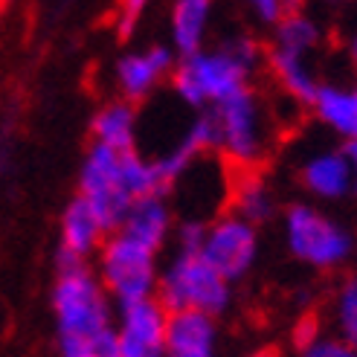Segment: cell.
Returning <instances> with one entry per match:
<instances>
[{
    "instance_id": "18",
    "label": "cell",
    "mask_w": 357,
    "mask_h": 357,
    "mask_svg": "<svg viewBox=\"0 0 357 357\" xmlns=\"http://www.w3.org/2000/svg\"><path fill=\"white\" fill-rule=\"evenodd\" d=\"M93 137L116 151L137 149V114L131 102H111L93 116Z\"/></svg>"
},
{
    "instance_id": "8",
    "label": "cell",
    "mask_w": 357,
    "mask_h": 357,
    "mask_svg": "<svg viewBox=\"0 0 357 357\" xmlns=\"http://www.w3.org/2000/svg\"><path fill=\"white\" fill-rule=\"evenodd\" d=\"M201 253L206 261H212L218 271L236 282L247 276V271L253 267L259 256V229L253 221L241 218L238 212H224V215L206 221V233Z\"/></svg>"
},
{
    "instance_id": "27",
    "label": "cell",
    "mask_w": 357,
    "mask_h": 357,
    "mask_svg": "<svg viewBox=\"0 0 357 357\" xmlns=\"http://www.w3.org/2000/svg\"><path fill=\"white\" fill-rule=\"evenodd\" d=\"M349 59H351V64L357 67V32L351 35V41H349Z\"/></svg>"
},
{
    "instance_id": "16",
    "label": "cell",
    "mask_w": 357,
    "mask_h": 357,
    "mask_svg": "<svg viewBox=\"0 0 357 357\" xmlns=\"http://www.w3.org/2000/svg\"><path fill=\"white\" fill-rule=\"evenodd\" d=\"M311 111L337 137L357 139V87L349 84H319Z\"/></svg>"
},
{
    "instance_id": "23",
    "label": "cell",
    "mask_w": 357,
    "mask_h": 357,
    "mask_svg": "<svg viewBox=\"0 0 357 357\" xmlns=\"http://www.w3.org/2000/svg\"><path fill=\"white\" fill-rule=\"evenodd\" d=\"M204 233H206V221H201V218H186L181 227L174 229L177 250H201Z\"/></svg>"
},
{
    "instance_id": "12",
    "label": "cell",
    "mask_w": 357,
    "mask_h": 357,
    "mask_svg": "<svg viewBox=\"0 0 357 357\" xmlns=\"http://www.w3.org/2000/svg\"><path fill=\"white\" fill-rule=\"evenodd\" d=\"M174 70V50L151 47L146 52H131L122 56L116 64V84L128 102L149 96L154 87Z\"/></svg>"
},
{
    "instance_id": "22",
    "label": "cell",
    "mask_w": 357,
    "mask_h": 357,
    "mask_svg": "<svg viewBox=\"0 0 357 357\" xmlns=\"http://www.w3.org/2000/svg\"><path fill=\"white\" fill-rule=\"evenodd\" d=\"M305 357H354V346L340 334H328V337H311V340L302 346Z\"/></svg>"
},
{
    "instance_id": "25",
    "label": "cell",
    "mask_w": 357,
    "mask_h": 357,
    "mask_svg": "<svg viewBox=\"0 0 357 357\" xmlns=\"http://www.w3.org/2000/svg\"><path fill=\"white\" fill-rule=\"evenodd\" d=\"M247 3L256 9V15L261 17L264 24H276L279 17L284 15V9H282V0H247Z\"/></svg>"
},
{
    "instance_id": "6",
    "label": "cell",
    "mask_w": 357,
    "mask_h": 357,
    "mask_svg": "<svg viewBox=\"0 0 357 357\" xmlns=\"http://www.w3.org/2000/svg\"><path fill=\"white\" fill-rule=\"evenodd\" d=\"M284 241L299 261L319 267V271L340 267L354 250L349 229L311 204H296L284 212Z\"/></svg>"
},
{
    "instance_id": "7",
    "label": "cell",
    "mask_w": 357,
    "mask_h": 357,
    "mask_svg": "<svg viewBox=\"0 0 357 357\" xmlns=\"http://www.w3.org/2000/svg\"><path fill=\"white\" fill-rule=\"evenodd\" d=\"M79 195L93 206L108 233L119 229L125 212L134 201L122 181V151L105 146V142H93L79 172Z\"/></svg>"
},
{
    "instance_id": "17",
    "label": "cell",
    "mask_w": 357,
    "mask_h": 357,
    "mask_svg": "<svg viewBox=\"0 0 357 357\" xmlns=\"http://www.w3.org/2000/svg\"><path fill=\"white\" fill-rule=\"evenodd\" d=\"M209 15H212V0H174V9H172L174 52L189 56V52L204 50Z\"/></svg>"
},
{
    "instance_id": "3",
    "label": "cell",
    "mask_w": 357,
    "mask_h": 357,
    "mask_svg": "<svg viewBox=\"0 0 357 357\" xmlns=\"http://www.w3.org/2000/svg\"><path fill=\"white\" fill-rule=\"evenodd\" d=\"M206 114L212 119L215 151L238 169H256L271 146V119L261 99L244 87L224 102L209 105Z\"/></svg>"
},
{
    "instance_id": "2",
    "label": "cell",
    "mask_w": 357,
    "mask_h": 357,
    "mask_svg": "<svg viewBox=\"0 0 357 357\" xmlns=\"http://www.w3.org/2000/svg\"><path fill=\"white\" fill-rule=\"evenodd\" d=\"M264 59V50L247 35L229 38L215 50L189 52L172 70L174 93L192 108L204 111L250 87V79Z\"/></svg>"
},
{
    "instance_id": "20",
    "label": "cell",
    "mask_w": 357,
    "mask_h": 357,
    "mask_svg": "<svg viewBox=\"0 0 357 357\" xmlns=\"http://www.w3.org/2000/svg\"><path fill=\"white\" fill-rule=\"evenodd\" d=\"M319 41H323V32H319L317 21L305 12H291V15H282L276 21L273 29V44L276 50H288V52H305V56H314Z\"/></svg>"
},
{
    "instance_id": "5",
    "label": "cell",
    "mask_w": 357,
    "mask_h": 357,
    "mask_svg": "<svg viewBox=\"0 0 357 357\" xmlns=\"http://www.w3.org/2000/svg\"><path fill=\"white\" fill-rule=\"evenodd\" d=\"M99 250V279L116 305H128L157 294L160 267L154 247L114 229L105 236Z\"/></svg>"
},
{
    "instance_id": "13",
    "label": "cell",
    "mask_w": 357,
    "mask_h": 357,
    "mask_svg": "<svg viewBox=\"0 0 357 357\" xmlns=\"http://www.w3.org/2000/svg\"><path fill=\"white\" fill-rule=\"evenodd\" d=\"M299 181L319 201H340L354 189L351 163L343 149H326L311 154L299 166Z\"/></svg>"
},
{
    "instance_id": "15",
    "label": "cell",
    "mask_w": 357,
    "mask_h": 357,
    "mask_svg": "<svg viewBox=\"0 0 357 357\" xmlns=\"http://www.w3.org/2000/svg\"><path fill=\"white\" fill-rule=\"evenodd\" d=\"M267 67H271V73L284 96L294 99L296 105H308L311 108V102L319 91V79L311 64V56L271 47L267 50Z\"/></svg>"
},
{
    "instance_id": "26",
    "label": "cell",
    "mask_w": 357,
    "mask_h": 357,
    "mask_svg": "<svg viewBox=\"0 0 357 357\" xmlns=\"http://www.w3.org/2000/svg\"><path fill=\"white\" fill-rule=\"evenodd\" d=\"M346 157H349V163H351V174H354V189H357V139H349L346 146H343Z\"/></svg>"
},
{
    "instance_id": "1",
    "label": "cell",
    "mask_w": 357,
    "mask_h": 357,
    "mask_svg": "<svg viewBox=\"0 0 357 357\" xmlns=\"http://www.w3.org/2000/svg\"><path fill=\"white\" fill-rule=\"evenodd\" d=\"M52 308L59 326V349L64 357H119L111 294L82 264L59 271L52 288Z\"/></svg>"
},
{
    "instance_id": "14",
    "label": "cell",
    "mask_w": 357,
    "mask_h": 357,
    "mask_svg": "<svg viewBox=\"0 0 357 357\" xmlns=\"http://www.w3.org/2000/svg\"><path fill=\"white\" fill-rule=\"evenodd\" d=\"M172 229H174V215H172L166 195H142V198H134L119 224V233L131 236L154 250L166 244Z\"/></svg>"
},
{
    "instance_id": "21",
    "label": "cell",
    "mask_w": 357,
    "mask_h": 357,
    "mask_svg": "<svg viewBox=\"0 0 357 357\" xmlns=\"http://www.w3.org/2000/svg\"><path fill=\"white\" fill-rule=\"evenodd\" d=\"M334 326L357 351V279H349L334 299Z\"/></svg>"
},
{
    "instance_id": "4",
    "label": "cell",
    "mask_w": 357,
    "mask_h": 357,
    "mask_svg": "<svg viewBox=\"0 0 357 357\" xmlns=\"http://www.w3.org/2000/svg\"><path fill=\"white\" fill-rule=\"evenodd\" d=\"M215 264L206 261L201 250H177L174 259L160 271L157 299L169 311L195 308L206 314H224L233 299V288Z\"/></svg>"
},
{
    "instance_id": "19",
    "label": "cell",
    "mask_w": 357,
    "mask_h": 357,
    "mask_svg": "<svg viewBox=\"0 0 357 357\" xmlns=\"http://www.w3.org/2000/svg\"><path fill=\"white\" fill-rule=\"evenodd\" d=\"M233 212H238L247 221H253L256 227L276 212L273 189L267 186L264 177H259L253 169H247L238 177V183L233 186Z\"/></svg>"
},
{
    "instance_id": "24",
    "label": "cell",
    "mask_w": 357,
    "mask_h": 357,
    "mask_svg": "<svg viewBox=\"0 0 357 357\" xmlns=\"http://www.w3.org/2000/svg\"><path fill=\"white\" fill-rule=\"evenodd\" d=\"M146 3L149 0H122L119 3V21H116V29H119V38H128L134 32L137 21L146 12Z\"/></svg>"
},
{
    "instance_id": "10",
    "label": "cell",
    "mask_w": 357,
    "mask_h": 357,
    "mask_svg": "<svg viewBox=\"0 0 357 357\" xmlns=\"http://www.w3.org/2000/svg\"><path fill=\"white\" fill-rule=\"evenodd\" d=\"M108 229L102 227L93 206L82 195L67 204L61 215V247H59V271L70 264H82L87 256H93L102 247Z\"/></svg>"
},
{
    "instance_id": "9",
    "label": "cell",
    "mask_w": 357,
    "mask_h": 357,
    "mask_svg": "<svg viewBox=\"0 0 357 357\" xmlns=\"http://www.w3.org/2000/svg\"><path fill=\"white\" fill-rule=\"evenodd\" d=\"M166 319L169 308L154 296L119 305L116 343L119 357H157L166 354Z\"/></svg>"
},
{
    "instance_id": "11",
    "label": "cell",
    "mask_w": 357,
    "mask_h": 357,
    "mask_svg": "<svg viewBox=\"0 0 357 357\" xmlns=\"http://www.w3.org/2000/svg\"><path fill=\"white\" fill-rule=\"evenodd\" d=\"M218 346L215 314L181 308L166 319V354L172 357H212Z\"/></svg>"
}]
</instances>
